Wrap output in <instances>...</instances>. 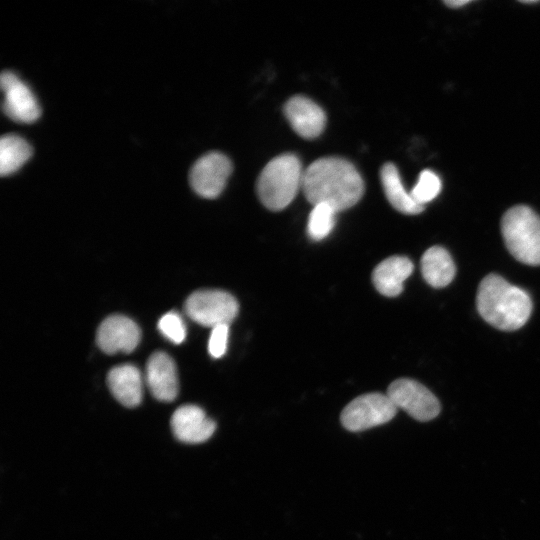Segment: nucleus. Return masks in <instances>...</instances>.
<instances>
[{"label": "nucleus", "instance_id": "1", "mask_svg": "<svg viewBox=\"0 0 540 540\" xmlns=\"http://www.w3.org/2000/svg\"><path fill=\"white\" fill-rule=\"evenodd\" d=\"M302 190L313 206L324 203L339 212L361 199L364 181L349 161L340 157H323L304 170Z\"/></svg>", "mask_w": 540, "mask_h": 540}, {"label": "nucleus", "instance_id": "2", "mask_svg": "<svg viewBox=\"0 0 540 540\" xmlns=\"http://www.w3.org/2000/svg\"><path fill=\"white\" fill-rule=\"evenodd\" d=\"M476 306L486 322L504 331L521 328L532 312L529 294L496 274H489L480 282Z\"/></svg>", "mask_w": 540, "mask_h": 540}, {"label": "nucleus", "instance_id": "3", "mask_svg": "<svg viewBox=\"0 0 540 540\" xmlns=\"http://www.w3.org/2000/svg\"><path fill=\"white\" fill-rule=\"evenodd\" d=\"M304 170L300 159L290 153L273 158L262 169L256 184L262 204L272 211L287 207L302 189Z\"/></svg>", "mask_w": 540, "mask_h": 540}, {"label": "nucleus", "instance_id": "4", "mask_svg": "<svg viewBox=\"0 0 540 540\" xmlns=\"http://www.w3.org/2000/svg\"><path fill=\"white\" fill-rule=\"evenodd\" d=\"M501 232L511 255L528 265H540V216L526 205L508 209L501 220Z\"/></svg>", "mask_w": 540, "mask_h": 540}, {"label": "nucleus", "instance_id": "5", "mask_svg": "<svg viewBox=\"0 0 540 540\" xmlns=\"http://www.w3.org/2000/svg\"><path fill=\"white\" fill-rule=\"evenodd\" d=\"M187 316L196 323L215 327L229 325L238 314L239 305L234 296L222 290H198L185 301Z\"/></svg>", "mask_w": 540, "mask_h": 540}, {"label": "nucleus", "instance_id": "6", "mask_svg": "<svg viewBox=\"0 0 540 540\" xmlns=\"http://www.w3.org/2000/svg\"><path fill=\"white\" fill-rule=\"evenodd\" d=\"M396 413L397 408L387 394L368 393L346 405L340 421L346 430L359 432L389 422Z\"/></svg>", "mask_w": 540, "mask_h": 540}, {"label": "nucleus", "instance_id": "7", "mask_svg": "<svg viewBox=\"0 0 540 540\" xmlns=\"http://www.w3.org/2000/svg\"><path fill=\"white\" fill-rule=\"evenodd\" d=\"M386 394L397 409L404 410L421 422L434 419L441 410L437 397L424 385L412 379L401 378L393 381Z\"/></svg>", "mask_w": 540, "mask_h": 540}, {"label": "nucleus", "instance_id": "8", "mask_svg": "<svg viewBox=\"0 0 540 540\" xmlns=\"http://www.w3.org/2000/svg\"><path fill=\"white\" fill-rule=\"evenodd\" d=\"M232 171L230 159L217 151L201 156L192 166L189 174L193 190L204 198L218 197Z\"/></svg>", "mask_w": 540, "mask_h": 540}, {"label": "nucleus", "instance_id": "9", "mask_svg": "<svg viewBox=\"0 0 540 540\" xmlns=\"http://www.w3.org/2000/svg\"><path fill=\"white\" fill-rule=\"evenodd\" d=\"M0 85L4 92L2 109L12 120L30 123L41 114L38 101L30 88L11 71H3Z\"/></svg>", "mask_w": 540, "mask_h": 540}, {"label": "nucleus", "instance_id": "10", "mask_svg": "<svg viewBox=\"0 0 540 540\" xmlns=\"http://www.w3.org/2000/svg\"><path fill=\"white\" fill-rule=\"evenodd\" d=\"M141 339L138 325L123 315H111L99 326L96 334L98 347L107 354L132 352Z\"/></svg>", "mask_w": 540, "mask_h": 540}, {"label": "nucleus", "instance_id": "11", "mask_svg": "<svg viewBox=\"0 0 540 540\" xmlns=\"http://www.w3.org/2000/svg\"><path fill=\"white\" fill-rule=\"evenodd\" d=\"M170 423L174 436L187 444L207 441L216 429V423L206 415L205 411L191 404L177 408L172 414Z\"/></svg>", "mask_w": 540, "mask_h": 540}, {"label": "nucleus", "instance_id": "12", "mask_svg": "<svg viewBox=\"0 0 540 540\" xmlns=\"http://www.w3.org/2000/svg\"><path fill=\"white\" fill-rule=\"evenodd\" d=\"M283 112L293 130L305 139H314L325 129L324 110L308 97L302 95L291 97L284 104Z\"/></svg>", "mask_w": 540, "mask_h": 540}, {"label": "nucleus", "instance_id": "13", "mask_svg": "<svg viewBox=\"0 0 540 540\" xmlns=\"http://www.w3.org/2000/svg\"><path fill=\"white\" fill-rule=\"evenodd\" d=\"M146 383L159 401L171 402L178 394L179 384L174 360L165 352L153 353L146 365Z\"/></svg>", "mask_w": 540, "mask_h": 540}, {"label": "nucleus", "instance_id": "14", "mask_svg": "<svg viewBox=\"0 0 540 540\" xmlns=\"http://www.w3.org/2000/svg\"><path fill=\"white\" fill-rule=\"evenodd\" d=\"M107 384L115 399L125 407L138 406L143 397V380L139 369L132 364L112 368Z\"/></svg>", "mask_w": 540, "mask_h": 540}, {"label": "nucleus", "instance_id": "15", "mask_svg": "<svg viewBox=\"0 0 540 540\" xmlns=\"http://www.w3.org/2000/svg\"><path fill=\"white\" fill-rule=\"evenodd\" d=\"M412 261L405 256H391L380 262L372 273V282L379 293L387 297L399 295L404 281L412 274Z\"/></svg>", "mask_w": 540, "mask_h": 540}, {"label": "nucleus", "instance_id": "16", "mask_svg": "<svg viewBox=\"0 0 540 540\" xmlns=\"http://www.w3.org/2000/svg\"><path fill=\"white\" fill-rule=\"evenodd\" d=\"M421 273L430 286H447L455 276V265L449 252L441 246L428 248L421 258Z\"/></svg>", "mask_w": 540, "mask_h": 540}, {"label": "nucleus", "instance_id": "17", "mask_svg": "<svg viewBox=\"0 0 540 540\" xmlns=\"http://www.w3.org/2000/svg\"><path fill=\"white\" fill-rule=\"evenodd\" d=\"M380 179L384 193L389 203L403 214H419L424 206L414 201L410 192H407L401 181L397 167L393 163H386L380 171Z\"/></svg>", "mask_w": 540, "mask_h": 540}, {"label": "nucleus", "instance_id": "18", "mask_svg": "<svg viewBox=\"0 0 540 540\" xmlns=\"http://www.w3.org/2000/svg\"><path fill=\"white\" fill-rule=\"evenodd\" d=\"M32 155V147L21 136L5 134L0 139V174H11Z\"/></svg>", "mask_w": 540, "mask_h": 540}, {"label": "nucleus", "instance_id": "19", "mask_svg": "<svg viewBox=\"0 0 540 540\" xmlns=\"http://www.w3.org/2000/svg\"><path fill=\"white\" fill-rule=\"evenodd\" d=\"M336 211L329 205L320 203L313 206L307 223V233L312 240L327 237L335 225Z\"/></svg>", "mask_w": 540, "mask_h": 540}, {"label": "nucleus", "instance_id": "20", "mask_svg": "<svg viewBox=\"0 0 540 540\" xmlns=\"http://www.w3.org/2000/svg\"><path fill=\"white\" fill-rule=\"evenodd\" d=\"M441 190L439 176L431 170H423L416 185L410 191L414 201L425 207V204L433 200Z\"/></svg>", "mask_w": 540, "mask_h": 540}, {"label": "nucleus", "instance_id": "21", "mask_svg": "<svg viewBox=\"0 0 540 540\" xmlns=\"http://www.w3.org/2000/svg\"><path fill=\"white\" fill-rule=\"evenodd\" d=\"M159 331L171 342L180 344L185 340L186 327L181 316L176 312H168L158 322Z\"/></svg>", "mask_w": 540, "mask_h": 540}, {"label": "nucleus", "instance_id": "22", "mask_svg": "<svg viewBox=\"0 0 540 540\" xmlns=\"http://www.w3.org/2000/svg\"><path fill=\"white\" fill-rule=\"evenodd\" d=\"M229 325L222 324L212 328L208 340V352L213 358L222 357L227 350Z\"/></svg>", "mask_w": 540, "mask_h": 540}, {"label": "nucleus", "instance_id": "23", "mask_svg": "<svg viewBox=\"0 0 540 540\" xmlns=\"http://www.w3.org/2000/svg\"><path fill=\"white\" fill-rule=\"evenodd\" d=\"M470 3V0H448L444 1V4L449 6L450 8H459L461 6H464L466 4Z\"/></svg>", "mask_w": 540, "mask_h": 540}, {"label": "nucleus", "instance_id": "24", "mask_svg": "<svg viewBox=\"0 0 540 540\" xmlns=\"http://www.w3.org/2000/svg\"><path fill=\"white\" fill-rule=\"evenodd\" d=\"M538 1L537 0H533V1H521V3H524V4H534V3H537Z\"/></svg>", "mask_w": 540, "mask_h": 540}]
</instances>
